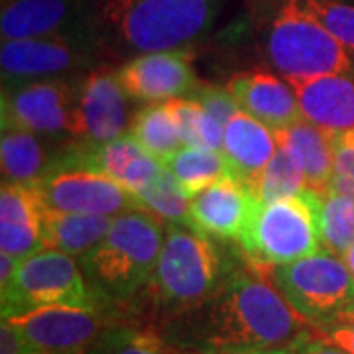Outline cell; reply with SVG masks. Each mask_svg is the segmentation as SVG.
I'll list each match as a JSON object with an SVG mask.
<instances>
[{"label":"cell","instance_id":"1","mask_svg":"<svg viewBox=\"0 0 354 354\" xmlns=\"http://www.w3.org/2000/svg\"><path fill=\"white\" fill-rule=\"evenodd\" d=\"M165 341L197 354L290 346L309 323L293 311L264 270L232 266L199 307L165 325Z\"/></svg>","mask_w":354,"mask_h":354},{"label":"cell","instance_id":"2","mask_svg":"<svg viewBox=\"0 0 354 354\" xmlns=\"http://www.w3.org/2000/svg\"><path fill=\"white\" fill-rule=\"evenodd\" d=\"M227 0H91L106 59L189 48L207 36Z\"/></svg>","mask_w":354,"mask_h":354},{"label":"cell","instance_id":"3","mask_svg":"<svg viewBox=\"0 0 354 354\" xmlns=\"http://www.w3.org/2000/svg\"><path fill=\"white\" fill-rule=\"evenodd\" d=\"M164 239V221L144 209H132L114 216L104 239L77 262L101 299L124 304L150 281Z\"/></svg>","mask_w":354,"mask_h":354},{"label":"cell","instance_id":"4","mask_svg":"<svg viewBox=\"0 0 354 354\" xmlns=\"http://www.w3.org/2000/svg\"><path fill=\"white\" fill-rule=\"evenodd\" d=\"M228 266L211 236L183 225H165V239L144 299L150 301L160 321L167 325L177 317L205 304Z\"/></svg>","mask_w":354,"mask_h":354},{"label":"cell","instance_id":"5","mask_svg":"<svg viewBox=\"0 0 354 354\" xmlns=\"http://www.w3.org/2000/svg\"><path fill=\"white\" fill-rule=\"evenodd\" d=\"M246 262L258 270L305 258L319 252V223H317V191L258 203L250 228L239 242Z\"/></svg>","mask_w":354,"mask_h":354},{"label":"cell","instance_id":"6","mask_svg":"<svg viewBox=\"0 0 354 354\" xmlns=\"http://www.w3.org/2000/svg\"><path fill=\"white\" fill-rule=\"evenodd\" d=\"M266 55L281 77L290 81L353 73L348 50L290 0L279 2L270 22Z\"/></svg>","mask_w":354,"mask_h":354},{"label":"cell","instance_id":"7","mask_svg":"<svg viewBox=\"0 0 354 354\" xmlns=\"http://www.w3.org/2000/svg\"><path fill=\"white\" fill-rule=\"evenodd\" d=\"M53 305L106 309L111 304L91 290L77 258L44 248L20 262L12 283L0 291V307L2 317H16Z\"/></svg>","mask_w":354,"mask_h":354},{"label":"cell","instance_id":"8","mask_svg":"<svg viewBox=\"0 0 354 354\" xmlns=\"http://www.w3.org/2000/svg\"><path fill=\"white\" fill-rule=\"evenodd\" d=\"M264 272L307 323L327 321L354 301V276L348 266L325 248Z\"/></svg>","mask_w":354,"mask_h":354},{"label":"cell","instance_id":"9","mask_svg":"<svg viewBox=\"0 0 354 354\" xmlns=\"http://www.w3.org/2000/svg\"><path fill=\"white\" fill-rule=\"evenodd\" d=\"M85 75L46 77L2 87V124L51 140H73Z\"/></svg>","mask_w":354,"mask_h":354},{"label":"cell","instance_id":"10","mask_svg":"<svg viewBox=\"0 0 354 354\" xmlns=\"http://www.w3.org/2000/svg\"><path fill=\"white\" fill-rule=\"evenodd\" d=\"M109 64L99 44L71 38L2 39V87L34 79L88 73Z\"/></svg>","mask_w":354,"mask_h":354},{"label":"cell","instance_id":"11","mask_svg":"<svg viewBox=\"0 0 354 354\" xmlns=\"http://www.w3.org/2000/svg\"><path fill=\"white\" fill-rule=\"evenodd\" d=\"M165 165L148 153L130 134L109 142L65 144L53 169H88L113 179L138 197L164 171Z\"/></svg>","mask_w":354,"mask_h":354},{"label":"cell","instance_id":"12","mask_svg":"<svg viewBox=\"0 0 354 354\" xmlns=\"http://www.w3.org/2000/svg\"><path fill=\"white\" fill-rule=\"evenodd\" d=\"M0 34L2 39L71 38L99 44L91 0H2Z\"/></svg>","mask_w":354,"mask_h":354},{"label":"cell","instance_id":"13","mask_svg":"<svg viewBox=\"0 0 354 354\" xmlns=\"http://www.w3.org/2000/svg\"><path fill=\"white\" fill-rule=\"evenodd\" d=\"M32 185H36L41 201L57 211L118 216L142 209L134 193L88 169H53Z\"/></svg>","mask_w":354,"mask_h":354},{"label":"cell","instance_id":"14","mask_svg":"<svg viewBox=\"0 0 354 354\" xmlns=\"http://www.w3.org/2000/svg\"><path fill=\"white\" fill-rule=\"evenodd\" d=\"M24 333L39 353L87 351L116 321L109 309L83 307H39L16 317H2Z\"/></svg>","mask_w":354,"mask_h":354},{"label":"cell","instance_id":"15","mask_svg":"<svg viewBox=\"0 0 354 354\" xmlns=\"http://www.w3.org/2000/svg\"><path fill=\"white\" fill-rule=\"evenodd\" d=\"M116 77L128 97L144 104L185 99L199 87L189 48L134 55L116 69Z\"/></svg>","mask_w":354,"mask_h":354},{"label":"cell","instance_id":"16","mask_svg":"<svg viewBox=\"0 0 354 354\" xmlns=\"http://www.w3.org/2000/svg\"><path fill=\"white\" fill-rule=\"evenodd\" d=\"M128 99L116 71L104 67L88 71L81 87L75 140L95 144L127 136L134 118L128 111Z\"/></svg>","mask_w":354,"mask_h":354},{"label":"cell","instance_id":"17","mask_svg":"<svg viewBox=\"0 0 354 354\" xmlns=\"http://www.w3.org/2000/svg\"><path fill=\"white\" fill-rule=\"evenodd\" d=\"M258 197L234 179H221L193 195L189 201L191 228L216 241L239 242L250 228Z\"/></svg>","mask_w":354,"mask_h":354},{"label":"cell","instance_id":"18","mask_svg":"<svg viewBox=\"0 0 354 354\" xmlns=\"http://www.w3.org/2000/svg\"><path fill=\"white\" fill-rule=\"evenodd\" d=\"M227 88L241 111L264 122L274 132L304 118L295 88L286 77L268 71H244L232 77Z\"/></svg>","mask_w":354,"mask_h":354},{"label":"cell","instance_id":"19","mask_svg":"<svg viewBox=\"0 0 354 354\" xmlns=\"http://www.w3.org/2000/svg\"><path fill=\"white\" fill-rule=\"evenodd\" d=\"M46 203L36 185L2 181L0 189V252L26 260L46 248L41 216Z\"/></svg>","mask_w":354,"mask_h":354},{"label":"cell","instance_id":"20","mask_svg":"<svg viewBox=\"0 0 354 354\" xmlns=\"http://www.w3.org/2000/svg\"><path fill=\"white\" fill-rule=\"evenodd\" d=\"M278 150L276 132L264 122L239 111L225 127L221 152L225 156L230 179L252 191L258 177Z\"/></svg>","mask_w":354,"mask_h":354},{"label":"cell","instance_id":"21","mask_svg":"<svg viewBox=\"0 0 354 354\" xmlns=\"http://www.w3.org/2000/svg\"><path fill=\"white\" fill-rule=\"evenodd\" d=\"M290 83L295 88L305 120L330 132H353L354 79L351 73L291 79Z\"/></svg>","mask_w":354,"mask_h":354},{"label":"cell","instance_id":"22","mask_svg":"<svg viewBox=\"0 0 354 354\" xmlns=\"http://www.w3.org/2000/svg\"><path fill=\"white\" fill-rule=\"evenodd\" d=\"M71 140H51L26 128L2 124L0 165L2 181L38 183L53 171L65 144Z\"/></svg>","mask_w":354,"mask_h":354},{"label":"cell","instance_id":"23","mask_svg":"<svg viewBox=\"0 0 354 354\" xmlns=\"http://www.w3.org/2000/svg\"><path fill=\"white\" fill-rule=\"evenodd\" d=\"M278 144L295 153L304 167L307 189L327 191L333 177V132L309 120H297L276 132Z\"/></svg>","mask_w":354,"mask_h":354},{"label":"cell","instance_id":"24","mask_svg":"<svg viewBox=\"0 0 354 354\" xmlns=\"http://www.w3.org/2000/svg\"><path fill=\"white\" fill-rule=\"evenodd\" d=\"M113 218L114 216L57 211L46 205L41 216L44 244L51 250L81 258L104 239Z\"/></svg>","mask_w":354,"mask_h":354},{"label":"cell","instance_id":"25","mask_svg":"<svg viewBox=\"0 0 354 354\" xmlns=\"http://www.w3.org/2000/svg\"><path fill=\"white\" fill-rule=\"evenodd\" d=\"M128 134L162 164H165L177 150L183 148L176 120L165 102L144 104L134 114Z\"/></svg>","mask_w":354,"mask_h":354},{"label":"cell","instance_id":"26","mask_svg":"<svg viewBox=\"0 0 354 354\" xmlns=\"http://www.w3.org/2000/svg\"><path fill=\"white\" fill-rule=\"evenodd\" d=\"M164 165L174 174L177 183L189 197L221 179L230 177L223 152L199 146H183Z\"/></svg>","mask_w":354,"mask_h":354},{"label":"cell","instance_id":"27","mask_svg":"<svg viewBox=\"0 0 354 354\" xmlns=\"http://www.w3.org/2000/svg\"><path fill=\"white\" fill-rule=\"evenodd\" d=\"M317 223L321 246L341 256L354 244V199L330 189L317 191Z\"/></svg>","mask_w":354,"mask_h":354},{"label":"cell","instance_id":"28","mask_svg":"<svg viewBox=\"0 0 354 354\" xmlns=\"http://www.w3.org/2000/svg\"><path fill=\"white\" fill-rule=\"evenodd\" d=\"M305 189L307 181L299 160L286 146L278 144V150L270 160V164L266 165L262 176L258 177L252 193L260 203H270L295 197Z\"/></svg>","mask_w":354,"mask_h":354},{"label":"cell","instance_id":"29","mask_svg":"<svg viewBox=\"0 0 354 354\" xmlns=\"http://www.w3.org/2000/svg\"><path fill=\"white\" fill-rule=\"evenodd\" d=\"M87 354H181L156 330L114 323L87 348Z\"/></svg>","mask_w":354,"mask_h":354},{"label":"cell","instance_id":"30","mask_svg":"<svg viewBox=\"0 0 354 354\" xmlns=\"http://www.w3.org/2000/svg\"><path fill=\"white\" fill-rule=\"evenodd\" d=\"M165 104L176 120L183 146L221 150L225 127L207 113L199 102L185 97V99L167 101Z\"/></svg>","mask_w":354,"mask_h":354},{"label":"cell","instance_id":"31","mask_svg":"<svg viewBox=\"0 0 354 354\" xmlns=\"http://www.w3.org/2000/svg\"><path fill=\"white\" fill-rule=\"evenodd\" d=\"M140 205L144 211L156 215L165 225H183L191 227L189 201L191 197L177 183L174 174L164 167L160 177L152 185L138 195Z\"/></svg>","mask_w":354,"mask_h":354},{"label":"cell","instance_id":"32","mask_svg":"<svg viewBox=\"0 0 354 354\" xmlns=\"http://www.w3.org/2000/svg\"><path fill=\"white\" fill-rule=\"evenodd\" d=\"M348 51H354V6L341 0H290Z\"/></svg>","mask_w":354,"mask_h":354},{"label":"cell","instance_id":"33","mask_svg":"<svg viewBox=\"0 0 354 354\" xmlns=\"http://www.w3.org/2000/svg\"><path fill=\"white\" fill-rule=\"evenodd\" d=\"M330 191L354 199V142L346 132H333Z\"/></svg>","mask_w":354,"mask_h":354},{"label":"cell","instance_id":"34","mask_svg":"<svg viewBox=\"0 0 354 354\" xmlns=\"http://www.w3.org/2000/svg\"><path fill=\"white\" fill-rule=\"evenodd\" d=\"M189 99L197 101L207 113L211 114L215 120H218L223 127H227V122L241 111V106L232 99L228 88L211 87V85H199L193 91Z\"/></svg>","mask_w":354,"mask_h":354},{"label":"cell","instance_id":"35","mask_svg":"<svg viewBox=\"0 0 354 354\" xmlns=\"http://www.w3.org/2000/svg\"><path fill=\"white\" fill-rule=\"evenodd\" d=\"M311 335L321 341L330 342L344 353L354 354V319H327L321 323H309Z\"/></svg>","mask_w":354,"mask_h":354},{"label":"cell","instance_id":"36","mask_svg":"<svg viewBox=\"0 0 354 354\" xmlns=\"http://www.w3.org/2000/svg\"><path fill=\"white\" fill-rule=\"evenodd\" d=\"M0 354H41L8 319L0 323Z\"/></svg>","mask_w":354,"mask_h":354},{"label":"cell","instance_id":"37","mask_svg":"<svg viewBox=\"0 0 354 354\" xmlns=\"http://www.w3.org/2000/svg\"><path fill=\"white\" fill-rule=\"evenodd\" d=\"M288 348H290V354H348L339 346L330 344V342H325L313 337L309 327L291 342Z\"/></svg>","mask_w":354,"mask_h":354},{"label":"cell","instance_id":"38","mask_svg":"<svg viewBox=\"0 0 354 354\" xmlns=\"http://www.w3.org/2000/svg\"><path fill=\"white\" fill-rule=\"evenodd\" d=\"M22 260L14 258L10 254L0 252V291L6 290L12 283L14 276L18 272V266Z\"/></svg>","mask_w":354,"mask_h":354},{"label":"cell","instance_id":"39","mask_svg":"<svg viewBox=\"0 0 354 354\" xmlns=\"http://www.w3.org/2000/svg\"><path fill=\"white\" fill-rule=\"evenodd\" d=\"M221 354H290L288 346H278V348H254V351H234V353Z\"/></svg>","mask_w":354,"mask_h":354},{"label":"cell","instance_id":"40","mask_svg":"<svg viewBox=\"0 0 354 354\" xmlns=\"http://www.w3.org/2000/svg\"><path fill=\"white\" fill-rule=\"evenodd\" d=\"M341 258L344 260V264L348 266V270H351V274L354 276V244L351 248H346L344 252L341 254Z\"/></svg>","mask_w":354,"mask_h":354},{"label":"cell","instance_id":"41","mask_svg":"<svg viewBox=\"0 0 354 354\" xmlns=\"http://www.w3.org/2000/svg\"><path fill=\"white\" fill-rule=\"evenodd\" d=\"M335 317H337V319H354V301L351 305H346L341 313H337ZM330 319H333V317H330Z\"/></svg>","mask_w":354,"mask_h":354},{"label":"cell","instance_id":"42","mask_svg":"<svg viewBox=\"0 0 354 354\" xmlns=\"http://www.w3.org/2000/svg\"><path fill=\"white\" fill-rule=\"evenodd\" d=\"M41 354H87V351H67V353H41Z\"/></svg>","mask_w":354,"mask_h":354},{"label":"cell","instance_id":"43","mask_svg":"<svg viewBox=\"0 0 354 354\" xmlns=\"http://www.w3.org/2000/svg\"><path fill=\"white\" fill-rule=\"evenodd\" d=\"M346 134H348V138H351L354 142V130H353V132H346Z\"/></svg>","mask_w":354,"mask_h":354}]
</instances>
